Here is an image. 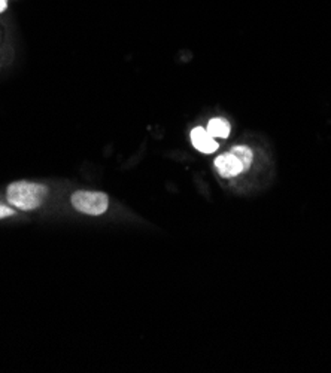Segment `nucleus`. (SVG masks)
I'll use <instances>...</instances> for the list:
<instances>
[{"label": "nucleus", "mask_w": 331, "mask_h": 373, "mask_svg": "<svg viewBox=\"0 0 331 373\" xmlns=\"http://www.w3.org/2000/svg\"><path fill=\"white\" fill-rule=\"evenodd\" d=\"M48 195V189L38 183L15 182L8 188V201L20 210L31 211L39 208Z\"/></svg>", "instance_id": "1"}, {"label": "nucleus", "mask_w": 331, "mask_h": 373, "mask_svg": "<svg viewBox=\"0 0 331 373\" xmlns=\"http://www.w3.org/2000/svg\"><path fill=\"white\" fill-rule=\"evenodd\" d=\"M72 205L75 210L90 216H100L109 207L108 195L102 192L78 190L72 195Z\"/></svg>", "instance_id": "2"}, {"label": "nucleus", "mask_w": 331, "mask_h": 373, "mask_svg": "<svg viewBox=\"0 0 331 373\" xmlns=\"http://www.w3.org/2000/svg\"><path fill=\"white\" fill-rule=\"evenodd\" d=\"M215 168L219 173V175H222V177H234L245 171L243 170L242 163L232 152L219 155L215 159Z\"/></svg>", "instance_id": "3"}, {"label": "nucleus", "mask_w": 331, "mask_h": 373, "mask_svg": "<svg viewBox=\"0 0 331 373\" xmlns=\"http://www.w3.org/2000/svg\"><path fill=\"white\" fill-rule=\"evenodd\" d=\"M191 141H193V146L203 153H214L219 146L215 138L207 133V130H203L202 127L191 131Z\"/></svg>", "instance_id": "4"}, {"label": "nucleus", "mask_w": 331, "mask_h": 373, "mask_svg": "<svg viewBox=\"0 0 331 373\" xmlns=\"http://www.w3.org/2000/svg\"><path fill=\"white\" fill-rule=\"evenodd\" d=\"M207 133L211 134L212 137H221V138H227L230 136V123L221 119V118H215L211 122H209L207 126Z\"/></svg>", "instance_id": "5"}, {"label": "nucleus", "mask_w": 331, "mask_h": 373, "mask_svg": "<svg viewBox=\"0 0 331 373\" xmlns=\"http://www.w3.org/2000/svg\"><path fill=\"white\" fill-rule=\"evenodd\" d=\"M232 153L239 159L243 165V170H250L252 164V150L247 146H236L232 149Z\"/></svg>", "instance_id": "6"}, {"label": "nucleus", "mask_w": 331, "mask_h": 373, "mask_svg": "<svg viewBox=\"0 0 331 373\" xmlns=\"http://www.w3.org/2000/svg\"><path fill=\"white\" fill-rule=\"evenodd\" d=\"M14 210L6 205H0V219H6L9 216H14Z\"/></svg>", "instance_id": "7"}, {"label": "nucleus", "mask_w": 331, "mask_h": 373, "mask_svg": "<svg viewBox=\"0 0 331 373\" xmlns=\"http://www.w3.org/2000/svg\"><path fill=\"white\" fill-rule=\"evenodd\" d=\"M6 8H8V0H0V14L6 11Z\"/></svg>", "instance_id": "8"}]
</instances>
